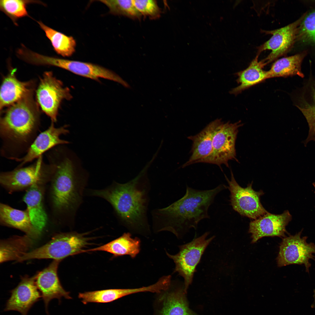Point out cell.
<instances>
[{
	"instance_id": "obj_1",
	"label": "cell",
	"mask_w": 315,
	"mask_h": 315,
	"mask_svg": "<svg viewBox=\"0 0 315 315\" xmlns=\"http://www.w3.org/2000/svg\"><path fill=\"white\" fill-rule=\"evenodd\" d=\"M52 178L54 205L73 225L77 211L83 202L89 175L79 160L64 145L55 147L46 153Z\"/></svg>"
},
{
	"instance_id": "obj_2",
	"label": "cell",
	"mask_w": 315,
	"mask_h": 315,
	"mask_svg": "<svg viewBox=\"0 0 315 315\" xmlns=\"http://www.w3.org/2000/svg\"><path fill=\"white\" fill-rule=\"evenodd\" d=\"M150 188L148 179L141 176L124 183L114 181L103 189H86L84 194L105 200L120 224L131 233L147 237L151 234L147 216Z\"/></svg>"
},
{
	"instance_id": "obj_3",
	"label": "cell",
	"mask_w": 315,
	"mask_h": 315,
	"mask_svg": "<svg viewBox=\"0 0 315 315\" xmlns=\"http://www.w3.org/2000/svg\"><path fill=\"white\" fill-rule=\"evenodd\" d=\"M227 189L220 184L208 190H197L187 186L185 195L169 206L151 211L153 231H167L179 239L192 228L196 229L202 220L209 219L208 209L220 192Z\"/></svg>"
},
{
	"instance_id": "obj_4",
	"label": "cell",
	"mask_w": 315,
	"mask_h": 315,
	"mask_svg": "<svg viewBox=\"0 0 315 315\" xmlns=\"http://www.w3.org/2000/svg\"><path fill=\"white\" fill-rule=\"evenodd\" d=\"M40 127L39 110L31 92L10 106L1 116L2 156L15 161L23 156L39 133Z\"/></svg>"
},
{
	"instance_id": "obj_5",
	"label": "cell",
	"mask_w": 315,
	"mask_h": 315,
	"mask_svg": "<svg viewBox=\"0 0 315 315\" xmlns=\"http://www.w3.org/2000/svg\"><path fill=\"white\" fill-rule=\"evenodd\" d=\"M84 235L76 232L59 234L44 245L26 253L17 261L42 259L60 261L70 256L78 254L89 244V238Z\"/></svg>"
},
{
	"instance_id": "obj_6",
	"label": "cell",
	"mask_w": 315,
	"mask_h": 315,
	"mask_svg": "<svg viewBox=\"0 0 315 315\" xmlns=\"http://www.w3.org/2000/svg\"><path fill=\"white\" fill-rule=\"evenodd\" d=\"M209 232H205L191 242L178 246L179 251L175 255H171L167 251V255L172 260L175 264L174 272L177 273L184 279V290H187L193 280L196 268L206 248L214 238L213 236L206 239Z\"/></svg>"
},
{
	"instance_id": "obj_7",
	"label": "cell",
	"mask_w": 315,
	"mask_h": 315,
	"mask_svg": "<svg viewBox=\"0 0 315 315\" xmlns=\"http://www.w3.org/2000/svg\"><path fill=\"white\" fill-rule=\"evenodd\" d=\"M243 125L240 120L234 123L223 122L214 134L211 153L198 163L215 164L222 171L221 166L224 164L229 168V160L239 162L236 158L235 142L239 129Z\"/></svg>"
},
{
	"instance_id": "obj_8",
	"label": "cell",
	"mask_w": 315,
	"mask_h": 315,
	"mask_svg": "<svg viewBox=\"0 0 315 315\" xmlns=\"http://www.w3.org/2000/svg\"><path fill=\"white\" fill-rule=\"evenodd\" d=\"M231 178L225 174L230 191V202L233 209L241 216L255 220L269 212L262 204L260 198L264 192L262 190L256 191L252 188L253 182L246 187L241 186L236 181L230 170Z\"/></svg>"
},
{
	"instance_id": "obj_9",
	"label": "cell",
	"mask_w": 315,
	"mask_h": 315,
	"mask_svg": "<svg viewBox=\"0 0 315 315\" xmlns=\"http://www.w3.org/2000/svg\"><path fill=\"white\" fill-rule=\"evenodd\" d=\"M37 101L43 111L54 123L57 121L58 109L62 100L72 98L69 89L64 86L51 71L44 73L36 91Z\"/></svg>"
},
{
	"instance_id": "obj_10",
	"label": "cell",
	"mask_w": 315,
	"mask_h": 315,
	"mask_svg": "<svg viewBox=\"0 0 315 315\" xmlns=\"http://www.w3.org/2000/svg\"><path fill=\"white\" fill-rule=\"evenodd\" d=\"M50 169L42 155L26 167H16L13 170L1 172L0 182L10 192L29 188L50 175Z\"/></svg>"
},
{
	"instance_id": "obj_11",
	"label": "cell",
	"mask_w": 315,
	"mask_h": 315,
	"mask_svg": "<svg viewBox=\"0 0 315 315\" xmlns=\"http://www.w3.org/2000/svg\"><path fill=\"white\" fill-rule=\"evenodd\" d=\"M303 230L294 235L283 238L277 258L278 267L304 265L306 272L309 273L311 266L309 260H315V244L307 243V236L301 237Z\"/></svg>"
},
{
	"instance_id": "obj_12",
	"label": "cell",
	"mask_w": 315,
	"mask_h": 315,
	"mask_svg": "<svg viewBox=\"0 0 315 315\" xmlns=\"http://www.w3.org/2000/svg\"><path fill=\"white\" fill-rule=\"evenodd\" d=\"M304 14L296 21L283 27L272 30H262V32L272 35L258 48L257 55H258L265 50L271 51L262 60L266 65L285 55L292 48L297 39L298 28Z\"/></svg>"
},
{
	"instance_id": "obj_13",
	"label": "cell",
	"mask_w": 315,
	"mask_h": 315,
	"mask_svg": "<svg viewBox=\"0 0 315 315\" xmlns=\"http://www.w3.org/2000/svg\"><path fill=\"white\" fill-rule=\"evenodd\" d=\"M48 65L57 67L75 74L94 80L103 78L117 82L130 88L129 84L112 71L91 63L72 60L49 56L46 60Z\"/></svg>"
},
{
	"instance_id": "obj_14",
	"label": "cell",
	"mask_w": 315,
	"mask_h": 315,
	"mask_svg": "<svg viewBox=\"0 0 315 315\" xmlns=\"http://www.w3.org/2000/svg\"><path fill=\"white\" fill-rule=\"evenodd\" d=\"M68 127V125H65L56 127L54 123L51 122L48 128L39 133L26 154L16 160L20 162L17 167L24 166L56 146L69 143V141L60 138L61 135L69 133Z\"/></svg>"
},
{
	"instance_id": "obj_15",
	"label": "cell",
	"mask_w": 315,
	"mask_h": 315,
	"mask_svg": "<svg viewBox=\"0 0 315 315\" xmlns=\"http://www.w3.org/2000/svg\"><path fill=\"white\" fill-rule=\"evenodd\" d=\"M292 219L289 211L286 210L279 214L269 212L251 221L249 232L251 235L252 243L265 237H285L286 227Z\"/></svg>"
},
{
	"instance_id": "obj_16",
	"label": "cell",
	"mask_w": 315,
	"mask_h": 315,
	"mask_svg": "<svg viewBox=\"0 0 315 315\" xmlns=\"http://www.w3.org/2000/svg\"><path fill=\"white\" fill-rule=\"evenodd\" d=\"M36 275L31 277L23 278L17 286L10 292L5 311H18L21 315H27L34 304L41 297L36 285Z\"/></svg>"
},
{
	"instance_id": "obj_17",
	"label": "cell",
	"mask_w": 315,
	"mask_h": 315,
	"mask_svg": "<svg viewBox=\"0 0 315 315\" xmlns=\"http://www.w3.org/2000/svg\"><path fill=\"white\" fill-rule=\"evenodd\" d=\"M60 261L53 260L48 267L36 275V284L43 300L47 315H49L48 308L51 300L54 299L60 300L62 297L72 298L69 292L63 288L58 277L57 270Z\"/></svg>"
},
{
	"instance_id": "obj_18",
	"label": "cell",
	"mask_w": 315,
	"mask_h": 315,
	"mask_svg": "<svg viewBox=\"0 0 315 315\" xmlns=\"http://www.w3.org/2000/svg\"><path fill=\"white\" fill-rule=\"evenodd\" d=\"M223 122L221 119H217L210 123L197 134L188 137L192 142L190 151L191 155L183 165V167L198 163L210 154L214 134Z\"/></svg>"
},
{
	"instance_id": "obj_19",
	"label": "cell",
	"mask_w": 315,
	"mask_h": 315,
	"mask_svg": "<svg viewBox=\"0 0 315 315\" xmlns=\"http://www.w3.org/2000/svg\"><path fill=\"white\" fill-rule=\"evenodd\" d=\"M34 89L32 81H20L16 77L15 70H12L5 77L1 85L0 110L15 104Z\"/></svg>"
},
{
	"instance_id": "obj_20",
	"label": "cell",
	"mask_w": 315,
	"mask_h": 315,
	"mask_svg": "<svg viewBox=\"0 0 315 315\" xmlns=\"http://www.w3.org/2000/svg\"><path fill=\"white\" fill-rule=\"evenodd\" d=\"M141 243L140 240L138 237H132L131 233L128 232L124 233L119 237L104 245L88 250H83L80 253L104 251L109 253L115 257L128 255L133 259L140 251Z\"/></svg>"
},
{
	"instance_id": "obj_21",
	"label": "cell",
	"mask_w": 315,
	"mask_h": 315,
	"mask_svg": "<svg viewBox=\"0 0 315 315\" xmlns=\"http://www.w3.org/2000/svg\"><path fill=\"white\" fill-rule=\"evenodd\" d=\"M40 183H36L28 188L23 198L32 224L40 233L47 221L43 207L42 192L38 185Z\"/></svg>"
},
{
	"instance_id": "obj_22",
	"label": "cell",
	"mask_w": 315,
	"mask_h": 315,
	"mask_svg": "<svg viewBox=\"0 0 315 315\" xmlns=\"http://www.w3.org/2000/svg\"><path fill=\"white\" fill-rule=\"evenodd\" d=\"M259 56L257 55L246 68L236 73L239 85L230 91V94L237 95L268 79L267 71L264 69L266 64L262 60H258Z\"/></svg>"
},
{
	"instance_id": "obj_23",
	"label": "cell",
	"mask_w": 315,
	"mask_h": 315,
	"mask_svg": "<svg viewBox=\"0 0 315 315\" xmlns=\"http://www.w3.org/2000/svg\"><path fill=\"white\" fill-rule=\"evenodd\" d=\"M0 220L3 224L19 229L32 238L40 233L32 225L27 210H21L1 203Z\"/></svg>"
},
{
	"instance_id": "obj_24",
	"label": "cell",
	"mask_w": 315,
	"mask_h": 315,
	"mask_svg": "<svg viewBox=\"0 0 315 315\" xmlns=\"http://www.w3.org/2000/svg\"><path fill=\"white\" fill-rule=\"evenodd\" d=\"M168 290L162 292L160 296L162 306L159 315H198L189 308L184 289L180 288L171 291Z\"/></svg>"
},
{
	"instance_id": "obj_25",
	"label": "cell",
	"mask_w": 315,
	"mask_h": 315,
	"mask_svg": "<svg viewBox=\"0 0 315 315\" xmlns=\"http://www.w3.org/2000/svg\"><path fill=\"white\" fill-rule=\"evenodd\" d=\"M306 54V52H304L277 60L267 71L268 78L295 75L304 77V75L301 70V65Z\"/></svg>"
},
{
	"instance_id": "obj_26",
	"label": "cell",
	"mask_w": 315,
	"mask_h": 315,
	"mask_svg": "<svg viewBox=\"0 0 315 315\" xmlns=\"http://www.w3.org/2000/svg\"><path fill=\"white\" fill-rule=\"evenodd\" d=\"M40 27L44 32L50 41L55 51L64 57L71 56L75 53L76 43L72 36H69L37 21Z\"/></svg>"
},
{
	"instance_id": "obj_27",
	"label": "cell",
	"mask_w": 315,
	"mask_h": 315,
	"mask_svg": "<svg viewBox=\"0 0 315 315\" xmlns=\"http://www.w3.org/2000/svg\"><path fill=\"white\" fill-rule=\"evenodd\" d=\"M31 238L27 235L3 241L1 244L0 262L13 260H17L27 252L32 242Z\"/></svg>"
},
{
	"instance_id": "obj_28",
	"label": "cell",
	"mask_w": 315,
	"mask_h": 315,
	"mask_svg": "<svg viewBox=\"0 0 315 315\" xmlns=\"http://www.w3.org/2000/svg\"><path fill=\"white\" fill-rule=\"evenodd\" d=\"M128 290V288L112 289L80 293L78 297L85 304L89 302L108 303L129 295Z\"/></svg>"
},
{
	"instance_id": "obj_29",
	"label": "cell",
	"mask_w": 315,
	"mask_h": 315,
	"mask_svg": "<svg viewBox=\"0 0 315 315\" xmlns=\"http://www.w3.org/2000/svg\"><path fill=\"white\" fill-rule=\"evenodd\" d=\"M37 3L45 6L46 4L39 1L25 0H1L0 10L11 19L14 24L18 26V20L29 15L27 10V5Z\"/></svg>"
},
{
	"instance_id": "obj_30",
	"label": "cell",
	"mask_w": 315,
	"mask_h": 315,
	"mask_svg": "<svg viewBox=\"0 0 315 315\" xmlns=\"http://www.w3.org/2000/svg\"><path fill=\"white\" fill-rule=\"evenodd\" d=\"M108 8L110 13L133 19H140L141 15L135 7L133 0H100Z\"/></svg>"
},
{
	"instance_id": "obj_31",
	"label": "cell",
	"mask_w": 315,
	"mask_h": 315,
	"mask_svg": "<svg viewBox=\"0 0 315 315\" xmlns=\"http://www.w3.org/2000/svg\"><path fill=\"white\" fill-rule=\"evenodd\" d=\"M297 39L307 43H315V9L304 14L298 29Z\"/></svg>"
},
{
	"instance_id": "obj_32",
	"label": "cell",
	"mask_w": 315,
	"mask_h": 315,
	"mask_svg": "<svg viewBox=\"0 0 315 315\" xmlns=\"http://www.w3.org/2000/svg\"><path fill=\"white\" fill-rule=\"evenodd\" d=\"M134 4L141 15L152 19L158 18L161 11L155 1L153 0H133Z\"/></svg>"
},
{
	"instance_id": "obj_33",
	"label": "cell",
	"mask_w": 315,
	"mask_h": 315,
	"mask_svg": "<svg viewBox=\"0 0 315 315\" xmlns=\"http://www.w3.org/2000/svg\"><path fill=\"white\" fill-rule=\"evenodd\" d=\"M297 106L305 117L309 127L307 137L304 141L306 146L310 141L315 142V106L308 104L304 106Z\"/></svg>"
},
{
	"instance_id": "obj_34",
	"label": "cell",
	"mask_w": 315,
	"mask_h": 315,
	"mask_svg": "<svg viewBox=\"0 0 315 315\" xmlns=\"http://www.w3.org/2000/svg\"><path fill=\"white\" fill-rule=\"evenodd\" d=\"M314 295L313 296H314V302H313L312 306H313V307H314L315 308V290H314Z\"/></svg>"
},
{
	"instance_id": "obj_35",
	"label": "cell",
	"mask_w": 315,
	"mask_h": 315,
	"mask_svg": "<svg viewBox=\"0 0 315 315\" xmlns=\"http://www.w3.org/2000/svg\"><path fill=\"white\" fill-rule=\"evenodd\" d=\"M313 99L315 102V88H314L313 90ZM314 105L315 106V105Z\"/></svg>"
},
{
	"instance_id": "obj_36",
	"label": "cell",
	"mask_w": 315,
	"mask_h": 315,
	"mask_svg": "<svg viewBox=\"0 0 315 315\" xmlns=\"http://www.w3.org/2000/svg\"><path fill=\"white\" fill-rule=\"evenodd\" d=\"M312 184H313V185L314 186V193H315V182L313 183Z\"/></svg>"
}]
</instances>
